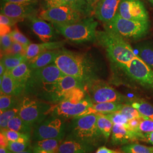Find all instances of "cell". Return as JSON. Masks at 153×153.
Returning <instances> with one entry per match:
<instances>
[{
  "mask_svg": "<svg viewBox=\"0 0 153 153\" xmlns=\"http://www.w3.org/2000/svg\"><path fill=\"white\" fill-rule=\"evenodd\" d=\"M55 64L65 75L71 76L84 87L88 82L98 79V66L91 57L86 54L60 49Z\"/></svg>",
  "mask_w": 153,
  "mask_h": 153,
  "instance_id": "6da1fadb",
  "label": "cell"
},
{
  "mask_svg": "<svg viewBox=\"0 0 153 153\" xmlns=\"http://www.w3.org/2000/svg\"><path fill=\"white\" fill-rule=\"evenodd\" d=\"M97 40L105 48L111 60L123 70L137 56L124 39L107 27L104 31H97Z\"/></svg>",
  "mask_w": 153,
  "mask_h": 153,
  "instance_id": "7a4b0ae2",
  "label": "cell"
},
{
  "mask_svg": "<svg viewBox=\"0 0 153 153\" xmlns=\"http://www.w3.org/2000/svg\"><path fill=\"white\" fill-rule=\"evenodd\" d=\"M68 137L91 145L97 148L107 141L97 124V114H91L73 119L69 126Z\"/></svg>",
  "mask_w": 153,
  "mask_h": 153,
  "instance_id": "3957f363",
  "label": "cell"
},
{
  "mask_svg": "<svg viewBox=\"0 0 153 153\" xmlns=\"http://www.w3.org/2000/svg\"><path fill=\"white\" fill-rule=\"evenodd\" d=\"M98 23L92 17H87L71 25H53L57 32L66 39L76 43L95 42L97 40V27Z\"/></svg>",
  "mask_w": 153,
  "mask_h": 153,
  "instance_id": "277c9868",
  "label": "cell"
},
{
  "mask_svg": "<svg viewBox=\"0 0 153 153\" xmlns=\"http://www.w3.org/2000/svg\"><path fill=\"white\" fill-rule=\"evenodd\" d=\"M55 105L27 95L19 102L18 115L33 128L52 112Z\"/></svg>",
  "mask_w": 153,
  "mask_h": 153,
  "instance_id": "5b68a950",
  "label": "cell"
},
{
  "mask_svg": "<svg viewBox=\"0 0 153 153\" xmlns=\"http://www.w3.org/2000/svg\"><path fill=\"white\" fill-rule=\"evenodd\" d=\"M107 27L123 38L136 40L145 36L149 30V21H135L125 19L117 12Z\"/></svg>",
  "mask_w": 153,
  "mask_h": 153,
  "instance_id": "8992f818",
  "label": "cell"
},
{
  "mask_svg": "<svg viewBox=\"0 0 153 153\" xmlns=\"http://www.w3.org/2000/svg\"><path fill=\"white\" fill-rule=\"evenodd\" d=\"M83 89L93 103L117 102L126 104L129 101L114 88L98 79L88 83Z\"/></svg>",
  "mask_w": 153,
  "mask_h": 153,
  "instance_id": "52a82bcc",
  "label": "cell"
},
{
  "mask_svg": "<svg viewBox=\"0 0 153 153\" xmlns=\"http://www.w3.org/2000/svg\"><path fill=\"white\" fill-rule=\"evenodd\" d=\"M39 18L52 25L64 26L79 22L86 17L70 6H59L44 9L40 13Z\"/></svg>",
  "mask_w": 153,
  "mask_h": 153,
  "instance_id": "ba28073f",
  "label": "cell"
},
{
  "mask_svg": "<svg viewBox=\"0 0 153 153\" xmlns=\"http://www.w3.org/2000/svg\"><path fill=\"white\" fill-rule=\"evenodd\" d=\"M64 120L54 115L47 117L33 128L32 137L33 141L51 138L63 140L66 134Z\"/></svg>",
  "mask_w": 153,
  "mask_h": 153,
  "instance_id": "9c48e42d",
  "label": "cell"
},
{
  "mask_svg": "<svg viewBox=\"0 0 153 153\" xmlns=\"http://www.w3.org/2000/svg\"><path fill=\"white\" fill-rule=\"evenodd\" d=\"M123 71L135 82L153 90V70L138 56L129 62Z\"/></svg>",
  "mask_w": 153,
  "mask_h": 153,
  "instance_id": "30bf717a",
  "label": "cell"
},
{
  "mask_svg": "<svg viewBox=\"0 0 153 153\" xmlns=\"http://www.w3.org/2000/svg\"><path fill=\"white\" fill-rule=\"evenodd\" d=\"M93 102L88 95L79 103H74L68 101H61L55 104L52 115L63 119H74L82 116V114L93 105Z\"/></svg>",
  "mask_w": 153,
  "mask_h": 153,
  "instance_id": "8fae6325",
  "label": "cell"
},
{
  "mask_svg": "<svg viewBox=\"0 0 153 153\" xmlns=\"http://www.w3.org/2000/svg\"><path fill=\"white\" fill-rule=\"evenodd\" d=\"M117 13L121 17L135 21H149V14L141 0H122Z\"/></svg>",
  "mask_w": 153,
  "mask_h": 153,
  "instance_id": "7c38bea8",
  "label": "cell"
},
{
  "mask_svg": "<svg viewBox=\"0 0 153 153\" xmlns=\"http://www.w3.org/2000/svg\"><path fill=\"white\" fill-rule=\"evenodd\" d=\"M64 76L65 75L53 63L42 68L33 69L26 85L57 82Z\"/></svg>",
  "mask_w": 153,
  "mask_h": 153,
  "instance_id": "4fadbf2b",
  "label": "cell"
},
{
  "mask_svg": "<svg viewBox=\"0 0 153 153\" xmlns=\"http://www.w3.org/2000/svg\"><path fill=\"white\" fill-rule=\"evenodd\" d=\"M137 141L145 142L142 132L129 130L123 125L114 124L111 140L112 145H125Z\"/></svg>",
  "mask_w": 153,
  "mask_h": 153,
  "instance_id": "5bb4252c",
  "label": "cell"
},
{
  "mask_svg": "<svg viewBox=\"0 0 153 153\" xmlns=\"http://www.w3.org/2000/svg\"><path fill=\"white\" fill-rule=\"evenodd\" d=\"M36 12L35 4L3 2L1 8V13L20 21L35 16Z\"/></svg>",
  "mask_w": 153,
  "mask_h": 153,
  "instance_id": "9a60e30c",
  "label": "cell"
},
{
  "mask_svg": "<svg viewBox=\"0 0 153 153\" xmlns=\"http://www.w3.org/2000/svg\"><path fill=\"white\" fill-rule=\"evenodd\" d=\"M122 0H100L94 9L95 16L107 25L114 18Z\"/></svg>",
  "mask_w": 153,
  "mask_h": 153,
  "instance_id": "2e32d148",
  "label": "cell"
},
{
  "mask_svg": "<svg viewBox=\"0 0 153 153\" xmlns=\"http://www.w3.org/2000/svg\"><path fill=\"white\" fill-rule=\"evenodd\" d=\"M33 32L43 43L53 42L56 38V30L53 26L36 16L30 18Z\"/></svg>",
  "mask_w": 153,
  "mask_h": 153,
  "instance_id": "e0dca14e",
  "label": "cell"
},
{
  "mask_svg": "<svg viewBox=\"0 0 153 153\" xmlns=\"http://www.w3.org/2000/svg\"><path fill=\"white\" fill-rule=\"evenodd\" d=\"M44 2L46 9L59 6H68L76 9L86 18L94 12V9L88 0H44Z\"/></svg>",
  "mask_w": 153,
  "mask_h": 153,
  "instance_id": "ac0fdd59",
  "label": "cell"
},
{
  "mask_svg": "<svg viewBox=\"0 0 153 153\" xmlns=\"http://www.w3.org/2000/svg\"><path fill=\"white\" fill-rule=\"evenodd\" d=\"M96 149L91 145L66 136L58 149V153H90Z\"/></svg>",
  "mask_w": 153,
  "mask_h": 153,
  "instance_id": "d6986e66",
  "label": "cell"
},
{
  "mask_svg": "<svg viewBox=\"0 0 153 153\" xmlns=\"http://www.w3.org/2000/svg\"><path fill=\"white\" fill-rule=\"evenodd\" d=\"M1 94L18 97L24 93L25 86L17 82L9 71L0 76Z\"/></svg>",
  "mask_w": 153,
  "mask_h": 153,
  "instance_id": "ffe728a7",
  "label": "cell"
},
{
  "mask_svg": "<svg viewBox=\"0 0 153 153\" xmlns=\"http://www.w3.org/2000/svg\"><path fill=\"white\" fill-rule=\"evenodd\" d=\"M64 44L65 42L63 41H53L40 44L31 43L27 47L25 56L27 61L30 60L45 51L60 49Z\"/></svg>",
  "mask_w": 153,
  "mask_h": 153,
  "instance_id": "44dd1931",
  "label": "cell"
},
{
  "mask_svg": "<svg viewBox=\"0 0 153 153\" xmlns=\"http://www.w3.org/2000/svg\"><path fill=\"white\" fill-rule=\"evenodd\" d=\"M60 49L50 50L43 52L32 60L27 61L31 70L42 68L55 63L57 56L59 54Z\"/></svg>",
  "mask_w": 153,
  "mask_h": 153,
  "instance_id": "7402d4cb",
  "label": "cell"
},
{
  "mask_svg": "<svg viewBox=\"0 0 153 153\" xmlns=\"http://www.w3.org/2000/svg\"><path fill=\"white\" fill-rule=\"evenodd\" d=\"M31 71L32 70L29 66L28 62L26 61L9 71L17 82L26 88V83L31 76Z\"/></svg>",
  "mask_w": 153,
  "mask_h": 153,
  "instance_id": "603a6c76",
  "label": "cell"
},
{
  "mask_svg": "<svg viewBox=\"0 0 153 153\" xmlns=\"http://www.w3.org/2000/svg\"><path fill=\"white\" fill-rule=\"evenodd\" d=\"M126 104L137 109L144 117L145 120L153 121V105L142 100H129Z\"/></svg>",
  "mask_w": 153,
  "mask_h": 153,
  "instance_id": "cb8c5ba5",
  "label": "cell"
},
{
  "mask_svg": "<svg viewBox=\"0 0 153 153\" xmlns=\"http://www.w3.org/2000/svg\"><path fill=\"white\" fill-rule=\"evenodd\" d=\"M62 141V139L51 138L33 141L31 146L50 152H58V149Z\"/></svg>",
  "mask_w": 153,
  "mask_h": 153,
  "instance_id": "d4e9b609",
  "label": "cell"
},
{
  "mask_svg": "<svg viewBox=\"0 0 153 153\" xmlns=\"http://www.w3.org/2000/svg\"><path fill=\"white\" fill-rule=\"evenodd\" d=\"M26 61V56L22 54H6L1 59V62L5 66L6 71H11Z\"/></svg>",
  "mask_w": 153,
  "mask_h": 153,
  "instance_id": "484cf974",
  "label": "cell"
},
{
  "mask_svg": "<svg viewBox=\"0 0 153 153\" xmlns=\"http://www.w3.org/2000/svg\"><path fill=\"white\" fill-rule=\"evenodd\" d=\"M123 103L117 102H104L99 103H93L92 108L95 114L99 113L104 115L114 113L119 111L124 105Z\"/></svg>",
  "mask_w": 153,
  "mask_h": 153,
  "instance_id": "4316f807",
  "label": "cell"
},
{
  "mask_svg": "<svg viewBox=\"0 0 153 153\" xmlns=\"http://www.w3.org/2000/svg\"><path fill=\"white\" fill-rule=\"evenodd\" d=\"M33 127L22 119L18 115L16 116L8 123L7 129L23 133H31Z\"/></svg>",
  "mask_w": 153,
  "mask_h": 153,
  "instance_id": "83f0119b",
  "label": "cell"
},
{
  "mask_svg": "<svg viewBox=\"0 0 153 153\" xmlns=\"http://www.w3.org/2000/svg\"><path fill=\"white\" fill-rule=\"evenodd\" d=\"M138 56L153 70V47L148 43H142L137 46Z\"/></svg>",
  "mask_w": 153,
  "mask_h": 153,
  "instance_id": "f1b7e54d",
  "label": "cell"
},
{
  "mask_svg": "<svg viewBox=\"0 0 153 153\" xmlns=\"http://www.w3.org/2000/svg\"><path fill=\"white\" fill-rule=\"evenodd\" d=\"M97 116L99 129L107 141L112 133L114 124L105 115L97 113Z\"/></svg>",
  "mask_w": 153,
  "mask_h": 153,
  "instance_id": "f546056e",
  "label": "cell"
},
{
  "mask_svg": "<svg viewBox=\"0 0 153 153\" xmlns=\"http://www.w3.org/2000/svg\"><path fill=\"white\" fill-rule=\"evenodd\" d=\"M86 92L82 87H76L66 91L62 101L65 100L77 103L86 98Z\"/></svg>",
  "mask_w": 153,
  "mask_h": 153,
  "instance_id": "4dcf8cb0",
  "label": "cell"
},
{
  "mask_svg": "<svg viewBox=\"0 0 153 153\" xmlns=\"http://www.w3.org/2000/svg\"><path fill=\"white\" fill-rule=\"evenodd\" d=\"M1 133L4 134L9 141L30 142L31 137V134L30 133H23L9 129L1 130Z\"/></svg>",
  "mask_w": 153,
  "mask_h": 153,
  "instance_id": "1f68e13d",
  "label": "cell"
},
{
  "mask_svg": "<svg viewBox=\"0 0 153 153\" xmlns=\"http://www.w3.org/2000/svg\"><path fill=\"white\" fill-rule=\"evenodd\" d=\"M17 97L1 94L0 96V111L4 112L8 109L16 107L19 105V102Z\"/></svg>",
  "mask_w": 153,
  "mask_h": 153,
  "instance_id": "d6a6232c",
  "label": "cell"
},
{
  "mask_svg": "<svg viewBox=\"0 0 153 153\" xmlns=\"http://www.w3.org/2000/svg\"><path fill=\"white\" fill-rule=\"evenodd\" d=\"M121 150L126 153H153V147H149L136 142L123 145Z\"/></svg>",
  "mask_w": 153,
  "mask_h": 153,
  "instance_id": "836d02e7",
  "label": "cell"
},
{
  "mask_svg": "<svg viewBox=\"0 0 153 153\" xmlns=\"http://www.w3.org/2000/svg\"><path fill=\"white\" fill-rule=\"evenodd\" d=\"M19 113V105L11 109H8L0 114V128L1 130L7 129L8 123L11 119Z\"/></svg>",
  "mask_w": 153,
  "mask_h": 153,
  "instance_id": "e575fe53",
  "label": "cell"
},
{
  "mask_svg": "<svg viewBox=\"0 0 153 153\" xmlns=\"http://www.w3.org/2000/svg\"><path fill=\"white\" fill-rule=\"evenodd\" d=\"M119 112L124 115L128 120L133 119H144L143 115L137 109L132 107L130 104H124L123 107Z\"/></svg>",
  "mask_w": 153,
  "mask_h": 153,
  "instance_id": "d590c367",
  "label": "cell"
},
{
  "mask_svg": "<svg viewBox=\"0 0 153 153\" xmlns=\"http://www.w3.org/2000/svg\"><path fill=\"white\" fill-rule=\"evenodd\" d=\"M31 146L30 142H21L9 141L7 150L13 153H19L25 151Z\"/></svg>",
  "mask_w": 153,
  "mask_h": 153,
  "instance_id": "8d00e7d4",
  "label": "cell"
},
{
  "mask_svg": "<svg viewBox=\"0 0 153 153\" xmlns=\"http://www.w3.org/2000/svg\"><path fill=\"white\" fill-rule=\"evenodd\" d=\"M10 34L13 41L19 43L26 47H27L31 43L28 39L22 33H21L17 28H15L14 30L10 31Z\"/></svg>",
  "mask_w": 153,
  "mask_h": 153,
  "instance_id": "74e56055",
  "label": "cell"
},
{
  "mask_svg": "<svg viewBox=\"0 0 153 153\" xmlns=\"http://www.w3.org/2000/svg\"><path fill=\"white\" fill-rule=\"evenodd\" d=\"M105 115L109 118L114 124H120L126 126L128 121V119L126 116L119 111Z\"/></svg>",
  "mask_w": 153,
  "mask_h": 153,
  "instance_id": "f35d334b",
  "label": "cell"
},
{
  "mask_svg": "<svg viewBox=\"0 0 153 153\" xmlns=\"http://www.w3.org/2000/svg\"><path fill=\"white\" fill-rule=\"evenodd\" d=\"M1 48L4 52H8L13 44V40L11 38L10 33L1 35Z\"/></svg>",
  "mask_w": 153,
  "mask_h": 153,
  "instance_id": "ab89813d",
  "label": "cell"
},
{
  "mask_svg": "<svg viewBox=\"0 0 153 153\" xmlns=\"http://www.w3.org/2000/svg\"><path fill=\"white\" fill-rule=\"evenodd\" d=\"M27 47L22 44L13 41L7 54H22L25 55Z\"/></svg>",
  "mask_w": 153,
  "mask_h": 153,
  "instance_id": "60d3db41",
  "label": "cell"
},
{
  "mask_svg": "<svg viewBox=\"0 0 153 153\" xmlns=\"http://www.w3.org/2000/svg\"><path fill=\"white\" fill-rule=\"evenodd\" d=\"M19 21H21L11 18L9 16H6L4 14L1 13V15H0L1 27L10 28L11 26L16 25L17 22Z\"/></svg>",
  "mask_w": 153,
  "mask_h": 153,
  "instance_id": "b9f144b4",
  "label": "cell"
},
{
  "mask_svg": "<svg viewBox=\"0 0 153 153\" xmlns=\"http://www.w3.org/2000/svg\"><path fill=\"white\" fill-rule=\"evenodd\" d=\"M138 131L142 133L153 131V121L142 120L140 123Z\"/></svg>",
  "mask_w": 153,
  "mask_h": 153,
  "instance_id": "7bdbcfd3",
  "label": "cell"
},
{
  "mask_svg": "<svg viewBox=\"0 0 153 153\" xmlns=\"http://www.w3.org/2000/svg\"><path fill=\"white\" fill-rule=\"evenodd\" d=\"M142 120V119H133L131 120H129L128 121L127 124H126L125 126L127 129L133 131H138V128L140 124V123Z\"/></svg>",
  "mask_w": 153,
  "mask_h": 153,
  "instance_id": "ee69618b",
  "label": "cell"
},
{
  "mask_svg": "<svg viewBox=\"0 0 153 153\" xmlns=\"http://www.w3.org/2000/svg\"><path fill=\"white\" fill-rule=\"evenodd\" d=\"M3 2H11L22 4H35L38 2V0H1Z\"/></svg>",
  "mask_w": 153,
  "mask_h": 153,
  "instance_id": "f6af8a7d",
  "label": "cell"
},
{
  "mask_svg": "<svg viewBox=\"0 0 153 153\" xmlns=\"http://www.w3.org/2000/svg\"><path fill=\"white\" fill-rule=\"evenodd\" d=\"M95 153H126L121 150H112L105 146H100L98 149Z\"/></svg>",
  "mask_w": 153,
  "mask_h": 153,
  "instance_id": "bcb514c9",
  "label": "cell"
},
{
  "mask_svg": "<svg viewBox=\"0 0 153 153\" xmlns=\"http://www.w3.org/2000/svg\"><path fill=\"white\" fill-rule=\"evenodd\" d=\"M143 134L145 138V142L152 145L153 147V131L145 132L143 133Z\"/></svg>",
  "mask_w": 153,
  "mask_h": 153,
  "instance_id": "7dc6e473",
  "label": "cell"
},
{
  "mask_svg": "<svg viewBox=\"0 0 153 153\" xmlns=\"http://www.w3.org/2000/svg\"><path fill=\"white\" fill-rule=\"evenodd\" d=\"M9 142V141L7 140V138H6L4 134L1 133V134H0V147L7 149Z\"/></svg>",
  "mask_w": 153,
  "mask_h": 153,
  "instance_id": "c3c4849f",
  "label": "cell"
},
{
  "mask_svg": "<svg viewBox=\"0 0 153 153\" xmlns=\"http://www.w3.org/2000/svg\"><path fill=\"white\" fill-rule=\"evenodd\" d=\"M33 149V153H58V152H47L43 150H40L37 148H33L31 146Z\"/></svg>",
  "mask_w": 153,
  "mask_h": 153,
  "instance_id": "681fc988",
  "label": "cell"
},
{
  "mask_svg": "<svg viewBox=\"0 0 153 153\" xmlns=\"http://www.w3.org/2000/svg\"><path fill=\"white\" fill-rule=\"evenodd\" d=\"M6 71L5 66L2 62H0V76H3V74Z\"/></svg>",
  "mask_w": 153,
  "mask_h": 153,
  "instance_id": "f907efd6",
  "label": "cell"
},
{
  "mask_svg": "<svg viewBox=\"0 0 153 153\" xmlns=\"http://www.w3.org/2000/svg\"><path fill=\"white\" fill-rule=\"evenodd\" d=\"M7 153H33V149L31 148V146L30 147V148H28V149L27 150H25V151H23V152H19V153H13V152H10V151H7Z\"/></svg>",
  "mask_w": 153,
  "mask_h": 153,
  "instance_id": "816d5d0a",
  "label": "cell"
},
{
  "mask_svg": "<svg viewBox=\"0 0 153 153\" xmlns=\"http://www.w3.org/2000/svg\"><path fill=\"white\" fill-rule=\"evenodd\" d=\"M88 1L90 2V4L94 7L95 5L98 3V2L100 0H88Z\"/></svg>",
  "mask_w": 153,
  "mask_h": 153,
  "instance_id": "f5cc1de1",
  "label": "cell"
},
{
  "mask_svg": "<svg viewBox=\"0 0 153 153\" xmlns=\"http://www.w3.org/2000/svg\"><path fill=\"white\" fill-rule=\"evenodd\" d=\"M7 149L0 147V153H7Z\"/></svg>",
  "mask_w": 153,
  "mask_h": 153,
  "instance_id": "db71d44e",
  "label": "cell"
},
{
  "mask_svg": "<svg viewBox=\"0 0 153 153\" xmlns=\"http://www.w3.org/2000/svg\"><path fill=\"white\" fill-rule=\"evenodd\" d=\"M148 1L150 4H152V5H153V0H147Z\"/></svg>",
  "mask_w": 153,
  "mask_h": 153,
  "instance_id": "11a10c76",
  "label": "cell"
}]
</instances>
